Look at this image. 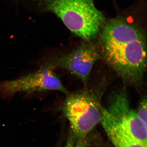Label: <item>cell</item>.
Returning <instances> with one entry per match:
<instances>
[{
    "label": "cell",
    "mask_w": 147,
    "mask_h": 147,
    "mask_svg": "<svg viewBox=\"0 0 147 147\" xmlns=\"http://www.w3.org/2000/svg\"><path fill=\"white\" fill-rule=\"evenodd\" d=\"M147 98L146 96L143 98L139 103L136 110V113L139 119L146 127L147 125Z\"/></svg>",
    "instance_id": "obj_8"
},
{
    "label": "cell",
    "mask_w": 147,
    "mask_h": 147,
    "mask_svg": "<svg viewBox=\"0 0 147 147\" xmlns=\"http://www.w3.org/2000/svg\"><path fill=\"white\" fill-rule=\"evenodd\" d=\"M98 39V51L105 62L125 84H142L147 67L146 38L144 30L127 18L106 21Z\"/></svg>",
    "instance_id": "obj_1"
},
{
    "label": "cell",
    "mask_w": 147,
    "mask_h": 147,
    "mask_svg": "<svg viewBox=\"0 0 147 147\" xmlns=\"http://www.w3.org/2000/svg\"><path fill=\"white\" fill-rule=\"evenodd\" d=\"M101 108L99 98L92 91L84 90L68 94L63 106L64 115L70 124L72 134L84 141L100 122Z\"/></svg>",
    "instance_id": "obj_3"
},
{
    "label": "cell",
    "mask_w": 147,
    "mask_h": 147,
    "mask_svg": "<svg viewBox=\"0 0 147 147\" xmlns=\"http://www.w3.org/2000/svg\"><path fill=\"white\" fill-rule=\"evenodd\" d=\"M47 90L59 91L66 95L68 94L59 76L50 66H45L19 79L0 82V92L4 95L9 96L18 92L30 93Z\"/></svg>",
    "instance_id": "obj_5"
},
{
    "label": "cell",
    "mask_w": 147,
    "mask_h": 147,
    "mask_svg": "<svg viewBox=\"0 0 147 147\" xmlns=\"http://www.w3.org/2000/svg\"><path fill=\"white\" fill-rule=\"evenodd\" d=\"M99 57L98 49L93 43L84 41L68 54L45 62V66L64 69L86 85L93 67Z\"/></svg>",
    "instance_id": "obj_6"
},
{
    "label": "cell",
    "mask_w": 147,
    "mask_h": 147,
    "mask_svg": "<svg viewBox=\"0 0 147 147\" xmlns=\"http://www.w3.org/2000/svg\"><path fill=\"white\" fill-rule=\"evenodd\" d=\"M84 141H79L73 134L69 137L65 147H85Z\"/></svg>",
    "instance_id": "obj_9"
},
{
    "label": "cell",
    "mask_w": 147,
    "mask_h": 147,
    "mask_svg": "<svg viewBox=\"0 0 147 147\" xmlns=\"http://www.w3.org/2000/svg\"><path fill=\"white\" fill-rule=\"evenodd\" d=\"M101 114L131 137L147 146V127L139 119L136 110L131 108L125 88L113 92L108 105L101 108Z\"/></svg>",
    "instance_id": "obj_4"
},
{
    "label": "cell",
    "mask_w": 147,
    "mask_h": 147,
    "mask_svg": "<svg viewBox=\"0 0 147 147\" xmlns=\"http://www.w3.org/2000/svg\"><path fill=\"white\" fill-rule=\"evenodd\" d=\"M44 10L55 13L66 28L84 41L98 38L106 20L94 0H42Z\"/></svg>",
    "instance_id": "obj_2"
},
{
    "label": "cell",
    "mask_w": 147,
    "mask_h": 147,
    "mask_svg": "<svg viewBox=\"0 0 147 147\" xmlns=\"http://www.w3.org/2000/svg\"><path fill=\"white\" fill-rule=\"evenodd\" d=\"M100 122L109 140L115 147H147L102 114Z\"/></svg>",
    "instance_id": "obj_7"
}]
</instances>
